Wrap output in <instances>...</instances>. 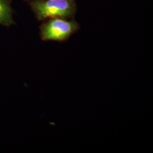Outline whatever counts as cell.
Instances as JSON below:
<instances>
[{
    "instance_id": "1",
    "label": "cell",
    "mask_w": 153,
    "mask_h": 153,
    "mask_svg": "<svg viewBox=\"0 0 153 153\" xmlns=\"http://www.w3.org/2000/svg\"><path fill=\"white\" fill-rule=\"evenodd\" d=\"M31 6L39 20L71 17L76 10L74 0H34Z\"/></svg>"
},
{
    "instance_id": "2",
    "label": "cell",
    "mask_w": 153,
    "mask_h": 153,
    "mask_svg": "<svg viewBox=\"0 0 153 153\" xmlns=\"http://www.w3.org/2000/svg\"><path fill=\"white\" fill-rule=\"evenodd\" d=\"M75 21L53 18L43 23L40 28V38L43 41L65 42L79 30Z\"/></svg>"
},
{
    "instance_id": "3",
    "label": "cell",
    "mask_w": 153,
    "mask_h": 153,
    "mask_svg": "<svg viewBox=\"0 0 153 153\" xmlns=\"http://www.w3.org/2000/svg\"><path fill=\"white\" fill-rule=\"evenodd\" d=\"M14 22L9 0H0V25L9 26Z\"/></svg>"
}]
</instances>
